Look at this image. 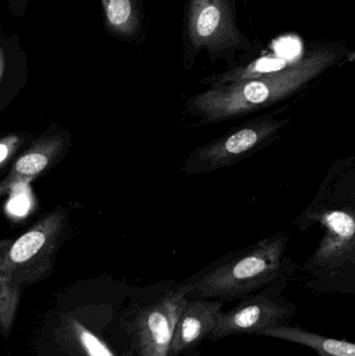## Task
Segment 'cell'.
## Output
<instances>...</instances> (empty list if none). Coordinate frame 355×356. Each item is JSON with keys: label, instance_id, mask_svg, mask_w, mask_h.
<instances>
[{"label": "cell", "instance_id": "obj_16", "mask_svg": "<svg viewBox=\"0 0 355 356\" xmlns=\"http://www.w3.org/2000/svg\"><path fill=\"white\" fill-rule=\"evenodd\" d=\"M10 242H12V238H6V240L0 241V259H2L4 253L8 250V247H10Z\"/></svg>", "mask_w": 355, "mask_h": 356}, {"label": "cell", "instance_id": "obj_14", "mask_svg": "<svg viewBox=\"0 0 355 356\" xmlns=\"http://www.w3.org/2000/svg\"><path fill=\"white\" fill-rule=\"evenodd\" d=\"M23 290L17 284L0 282V334L3 338H8L14 327Z\"/></svg>", "mask_w": 355, "mask_h": 356}, {"label": "cell", "instance_id": "obj_5", "mask_svg": "<svg viewBox=\"0 0 355 356\" xmlns=\"http://www.w3.org/2000/svg\"><path fill=\"white\" fill-rule=\"evenodd\" d=\"M289 122L290 119L272 114L252 119L194 150L183 163V171L193 175L231 166L270 144Z\"/></svg>", "mask_w": 355, "mask_h": 356}, {"label": "cell", "instance_id": "obj_2", "mask_svg": "<svg viewBox=\"0 0 355 356\" xmlns=\"http://www.w3.org/2000/svg\"><path fill=\"white\" fill-rule=\"evenodd\" d=\"M289 241L288 234L279 232L185 282L190 298L241 300L279 280H289L296 269L286 255Z\"/></svg>", "mask_w": 355, "mask_h": 356}, {"label": "cell", "instance_id": "obj_8", "mask_svg": "<svg viewBox=\"0 0 355 356\" xmlns=\"http://www.w3.org/2000/svg\"><path fill=\"white\" fill-rule=\"evenodd\" d=\"M320 220L325 226V234L310 261V269L316 273H336L354 261V213L331 209L325 211Z\"/></svg>", "mask_w": 355, "mask_h": 356}, {"label": "cell", "instance_id": "obj_11", "mask_svg": "<svg viewBox=\"0 0 355 356\" xmlns=\"http://www.w3.org/2000/svg\"><path fill=\"white\" fill-rule=\"evenodd\" d=\"M261 336L279 339L308 347L320 356H355V347L347 341L327 338L299 327L283 325L265 330Z\"/></svg>", "mask_w": 355, "mask_h": 356}, {"label": "cell", "instance_id": "obj_12", "mask_svg": "<svg viewBox=\"0 0 355 356\" xmlns=\"http://www.w3.org/2000/svg\"><path fill=\"white\" fill-rule=\"evenodd\" d=\"M106 20L113 33L121 37L137 35L143 23L139 0H100Z\"/></svg>", "mask_w": 355, "mask_h": 356}, {"label": "cell", "instance_id": "obj_17", "mask_svg": "<svg viewBox=\"0 0 355 356\" xmlns=\"http://www.w3.org/2000/svg\"><path fill=\"white\" fill-rule=\"evenodd\" d=\"M4 67H6V56H4L3 48L0 46V81L3 76Z\"/></svg>", "mask_w": 355, "mask_h": 356}, {"label": "cell", "instance_id": "obj_9", "mask_svg": "<svg viewBox=\"0 0 355 356\" xmlns=\"http://www.w3.org/2000/svg\"><path fill=\"white\" fill-rule=\"evenodd\" d=\"M68 147V138L62 133H49L38 139L22 156H19L3 179L0 180V197L14 186L28 184L50 170Z\"/></svg>", "mask_w": 355, "mask_h": 356}, {"label": "cell", "instance_id": "obj_3", "mask_svg": "<svg viewBox=\"0 0 355 356\" xmlns=\"http://www.w3.org/2000/svg\"><path fill=\"white\" fill-rule=\"evenodd\" d=\"M256 44L238 25L236 0H185L181 56L191 70L202 51L210 62L233 64L239 51L251 52Z\"/></svg>", "mask_w": 355, "mask_h": 356}, {"label": "cell", "instance_id": "obj_4", "mask_svg": "<svg viewBox=\"0 0 355 356\" xmlns=\"http://www.w3.org/2000/svg\"><path fill=\"white\" fill-rule=\"evenodd\" d=\"M68 211L58 207L16 240L0 259V282L22 289L49 277L69 229Z\"/></svg>", "mask_w": 355, "mask_h": 356}, {"label": "cell", "instance_id": "obj_13", "mask_svg": "<svg viewBox=\"0 0 355 356\" xmlns=\"http://www.w3.org/2000/svg\"><path fill=\"white\" fill-rule=\"evenodd\" d=\"M69 341H72L79 356H116L110 347L77 320L67 322Z\"/></svg>", "mask_w": 355, "mask_h": 356}, {"label": "cell", "instance_id": "obj_15", "mask_svg": "<svg viewBox=\"0 0 355 356\" xmlns=\"http://www.w3.org/2000/svg\"><path fill=\"white\" fill-rule=\"evenodd\" d=\"M22 143V137L18 135H8L0 139V169L8 164Z\"/></svg>", "mask_w": 355, "mask_h": 356}, {"label": "cell", "instance_id": "obj_6", "mask_svg": "<svg viewBox=\"0 0 355 356\" xmlns=\"http://www.w3.org/2000/svg\"><path fill=\"white\" fill-rule=\"evenodd\" d=\"M288 278L241 299L233 309L221 311L208 341H219L239 334L261 336L265 330L289 325L297 307L286 298Z\"/></svg>", "mask_w": 355, "mask_h": 356}, {"label": "cell", "instance_id": "obj_1", "mask_svg": "<svg viewBox=\"0 0 355 356\" xmlns=\"http://www.w3.org/2000/svg\"><path fill=\"white\" fill-rule=\"evenodd\" d=\"M347 52L338 44L321 46L274 72L210 87L190 98L188 113L197 117L202 124H208L274 106L335 66Z\"/></svg>", "mask_w": 355, "mask_h": 356}, {"label": "cell", "instance_id": "obj_7", "mask_svg": "<svg viewBox=\"0 0 355 356\" xmlns=\"http://www.w3.org/2000/svg\"><path fill=\"white\" fill-rule=\"evenodd\" d=\"M189 300V286L183 284L140 309L131 328L138 356H168L177 321Z\"/></svg>", "mask_w": 355, "mask_h": 356}, {"label": "cell", "instance_id": "obj_10", "mask_svg": "<svg viewBox=\"0 0 355 356\" xmlns=\"http://www.w3.org/2000/svg\"><path fill=\"white\" fill-rule=\"evenodd\" d=\"M223 305L220 300L190 298L177 321L168 356L185 355L208 340Z\"/></svg>", "mask_w": 355, "mask_h": 356}]
</instances>
